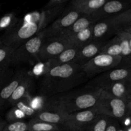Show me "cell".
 I'll use <instances>...</instances> for the list:
<instances>
[{
    "instance_id": "cell-1",
    "label": "cell",
    "mask_w": 131,
    "mask_h": 131,
    "mask_svg": "<svg viewBox=\"0 0 131 131\" xmlns=\"http://www.w3.org/2000/svg\"><path fill=\"white\" fill-rule=\"evenodd\" d=\"M87 79L82 67L74 63L46 66L43 69L40 86L44 94H56L67 92Z\"/></svg>"
},
{
    "instance_id": "cell-2",
    "label": "cell",
    "mask_w": 131,
    "mask_h": 131,
    "mask_svg": "<svg viewBox=\"0 0 131 131\" xmlns=\"http://www.w3.org/2000/svg\"><path fill=\"white\" fill-rule=\"evenodd\" d=\"M101 90H88L69 93L52 97L42 109L70 114L94 107L101 95Z\"/></svg>"
},
{
    "instance_id": "cell-3",
    "label": "cell",
    "mask_w": 131,
    "mask_h": 131,
    "mask_svg": "<svg viewBox=\"0 0 131 131\" xmlns=\"http://www.w3.org/2000/svg\"><path fill=\"white\" fill-rule=\"evenodd\" d=\"M123 31H131V8L95 22L93 25V41L106 42Z\"/></svg>"
},
{
    "instance_id": "cell-4",
    "label": "cell",
    "mask_w": 131,
    "mask_h": 131,
    "mask_svg": "<svg viewBox=\"0 0 131 131\" xmlns=\"http://www.w3.org/2000/svg\"><path fill=\"white\" fill-rule=\"evenodd\" d=\"M131 101L111 97L101 90V95L94 108L101 115H106L123 123L128 118H130Z\"/></svg>"
},
{
    "instance_id": "cell-5",
    "label": "cell",
    "mask_w": 131,
    "mask_h": 131,
    "mask_svg": "<svg viewBox=\"0 0 131 131\" xmlns=\"http://www.w3.org/2000/svg\"><path fill=\"white\" fill-rule=\"evenodd\" d=\"M39 32H40V29L36 23L24 20L20 23L19 20L14 28L5 32L0 42L15 50Z\"/></svg>"
},
{
    "instance_id": "cell-6",
    "label": "cell",
    "mask_w": 131,
    "mask_h": 131,
    "mask_svg": "<svg viewBox=\"0 0 131 131\" xmlns=\"http://www.w3.org/2000/svg\"><path fill=\"white\" fill-rule=\"evenodd\" d=\"M45 38L42 31L19 46L12 55L10 66L17 67L37 61V54Z\"/></svg>"
},
{
    "instance_id": "cell-7",
    "label": "cell",
    "mask_w": 131,
    "mask_h": 131,
    "mask_svg": "<svg viewBox=\"0 0 131 131\" xmlns=\"http://www.w3.org/2000/svg\"><path fill=\"white\" fill-rule=\"evenodd\" d=\"M131 79L130 65L122 63L116 67L102 73L86 85V89L102 90L120 81Z\"/></svg>"
},
{
    "instance_id": "cell-8",
    "label": "cell",
    "mask_w": 131,
    "mask_h": 131,
    "mask_svg": "<svg viewBox=\"0 0 131 131\" xmlns=\"http://www.w3.org/2000/svg\"><path fill=\"white\" fill-rule=\"evenodd\" d=\"M122 60L120 56L101 53L83 65L82 69L87 78H92L116 67L121 64Z\"/></svg>"
},
{
    "instance_id": "cell-9",
    "label": "cell",
    "mask_w": 131,
    "mask_h": 131,
    "mask_svg": "<svg viewBox=\"0 0 131 131\" xmlns=\"http://www.w3.org/2000/svg\"><path fill=\"white\" fill-rule=\"evenodd\" d=\"M69 46H70L67 40L60 37L46 38L37 54V61L47 63L58 56Z\"/></svg>"
},
{
    "instance_id": "cell-10",
    "label": "cell",
    "mask_w": 131,
    "mask_h": 131,
    "mask_svg": "<svg viewBox=\"0 0 131 131\" xmlns=\"http://www.w3.org/2000/svg\"><path fill=\"white\" fill-rule=\"evenodd\" d=\"M81 15L82 14L76 10L67 9L65 13L60 15L59 17L42 31L45 39L58 37L67 28L70 27Z\"/></svg>"
},
{
    "instance_id": "cell-11",
    "label": "cell",
    "mask_w": 131,
    "mask_h": 131,
    "mask_svg": "<svg viewBox=\"0 0 131 131\" xmlns=\"http://www.w3.org/2000/svg\"><path fill=\"white\" fill-rule=\"evenodd\" d=\"M99 115L94 107L69 114V131H84Z\"/></svg>"
},
{
    "instance_id": "cell-12",
    "label": "cell",
    "mask_w": 131,
    "mask_h": 131,
    "mask_svg": "<svg viewBox=\"0 0 131 131\" xmlns=\"http://www.w3.org/2000/svg\"><path fill=\"white\" fill-rule=\"evenodd\" d=\"M130 6L131 0H109L90 15L97 22L125 11Z\"/></svg>"
},
{
    "instance_id": "cell-13",
    "label": "cell",
    "mask_w": 131,
    "mask_h": 131,
    "mask_svg": "<svg viewBox=\"0 0 131 131\" xmlns=\"http://www.w3.org/2000/svg\"><path fill=\"white\" fill-rule=\"evenodd\" d=\"M69 114L62 111L52 110H38L33 118L40 120L45 122L56 125L61 127L63 130H68L69 129Z\"/></svg>"
},
{
    "instance_id": "cell-14",
    "label": "cell",
    "mask_w": 131,
    "mask_h": 131,
    "mask_svg": "<svg viewBox=\"0 0 131 131\" xmlns=\"http://www.w3.org/2000/svg\"><path fill=\"white\" fill-rule=\"evenodd\" d=\"M27 72L26 69H20L17 72H14L8 83L0 90V110L7 106L12 95L23 80Z\"/></svg>"
},
{
    "instance_id": "cell-15",
    "label": "cell",
    "mask_w": 131,
    "mask_h": 131,
    "mask_svg": "<svg viewBox=\"0 0 131 131\" xmlns=\"http://www.w3.org/2000/svg\"><path fill=\"white\" fill-rule=\"evenodd\" d=\"M106 43L92 41L90 43L80 47L74 63L83 67L95 56L101 53L102 48Z\"/></svg>"
},
{
    "instance_id": "cell-16",
    "label": "cell",
    "mask_w": 131,
    "mask_h": 131,
    "mask_svg": "<svg viewBox=\"0 0 131 131\" xmlns=\"http://www.w3.org/2000/svg\"><path fill=\"white\" fill-rule=\"evenodd\" d=\"M101 90L114 98L131 101V79L115 82Z\"/></svg>"
},
{
    "instance_id": "cell-17",
    "label": "cell",
    "mask_w": 131,
    "mask_h": 131,
    "mask_svg": "<svg viewBox=\"0 0 131 131\" xmlns=\"http://www.w3.org/2000/svg\"><path fill=\"white\" fill-rule=\"evenodd\" d=\"M95 22V20L90 15L82 14L70 27L67 28L58 37L67 40L83 29L93 26Z\"/></svg>"
},
{
    "instance_id": "cell-18",
    "label": "cell",
    "mask_w": 131,
    "mask_h": 131,
    "mask_svg": "<svg viewBox=\"0 0 131 131\" xmlns=\"http://www.w3.org/2000/svg\"><path fill=\"white\" fill-rule=\"evenodd\" d=\"M34 85L33 76L27 72L23 80L15 89L8 102L7 106H14L17 102L23 99L26 98L29 92L31 91Z\"/></svg>"
},
{
    "instance_id": "cell-19",
    "label": "cell",
    "mask_w": 131,
    "mask_h": 131,
    "mask_svg": "<svg viewBox=\"0 0 131 131\" xmlns=\"http://www.w3.org/2000/svg\"><path fill=\"white\" fill-rule=\"evenodd\" d=\"M109 0H84L70 1L67 9L75 10L82 14L90 15L103 6Z\"/></svg>"
},
{
    "instance_id": "cell-20",
    "label": "cell",
    "mask_w": 131,
    "mask_h": 131,
    "mask_svg": "<svg viewBox=\"0 0 131 131\" xmlns=\"http://www.w3.org/2000/svg\"><path fill=\"white\" fill-rule=\"evenodd\" d=\"M79 49V48L78 47L72 46H69L58 56L46 63V66H56L74 63Z\"/></svg>"
},
{
    "instance_id": "cell-21",
    "label": "cell",
    "mask_w": 131,
    "mask_h": 131,
    "mask_svg": "<svg viewBox=\"0 0 131 131\" xmlns=\"http://www.w3.org/2000/svg\"><path fill=\"white\" fill-rule=\"evenodd\" d=\"M65 40H67L70 46L79 48L90 43L93 41V26L83 29Z\"/></svg>"
},
{
    "instance_id": "cell-22",
    "label": "cell",
    "mask_w": 131,
    "mask_h": 131,
    "mask_svg": "<svg viewBox=\"0 0 131 131\" xmlns=\"http://www.w3.org/2000/svg\"><path fill=\"white\" fill-rule=\"evenodd\" d=\"M122 51L121 40L117 35H115L106 42L102 48L101 53L107 54L113 56H120L122 58Z\"/></svg>"
},
{
    "instance_id": "cell-23",
    "label": "cell",
    "mask_w": 131,
    "mask_h": 131,
    "mask_svg": "<svg viewBox=\"0 0 131 131\" xmlns=\"http://www.w3.org/2000/svg\"><path fill=\"white\" fill-rule=\"evenodd\" d=\"M63 129L56 125L32 118L28 122V131H61Z\"/></svg>"
},
{
    "instance_id": "cell-24",
    "label": "cell",
    "mask_w": 131,
    "mask_h": 131,
    "mask_svg": "<svg viewBox=\"0 0 131 131\" xmlns=\"http://www.w3.org/2000/svg\"><path fill=\"white\" fill-rule=\"evenodd\" d=\"M15 49L0 42V70L10 67L12 55Z\"/></svg>"
},
{
    "instance_id": "cell-25",
    "label": "cell",
    "mask_w": 131,
    "mask_h": 131,
    "mask_svg": "<svg viewBox=\"0 0 131 131\" xmlns=\"http://www.w3.org/2000/svg\"><path fill=\"white\" fill-rule=\"evenodd\" d=\"M110 118H111L106 115L99 114L86 131H106Z\"/></svg>"
},
{
    "instance_id": "cell-26",
    "label": "cell",
    "mask_w": 131,
    "mask_h": 131,
    "mask_svg": "<svg viewBox=\"0 0 131 131\" xmlns=\"http://www.w3.org/2000/svg\"><path fill=\"white\" fill-rule=\"evenodd\" d=\"M18 22L19 20L14 13L5 14L0 17V31L5 30V32L8 31L14 28Z\"/></svg>"
},
{
    "instance_id": "cell-27",
    "label": "cell",
    "mask_w": 131,
    "mask_h": 131,
    "mask_svg": "<svg viewBox=\"0 0 131 131\" xmlns=\"http://www.w3.org/2000/svg\"><path fill=\"white\" fill-rule=\"evenodd\" d=\"M16 108L20 110L23 114L26 116V117H29V116H31L33 117L36 113H37L38 110H35L29 104V102H27L26 99H23L20 100L18 102H17L14 106Z\"/></svg>"
},
{
    "instance_id": "cell-28",
    "label": "cell",
    "mask_w": 131,
    "mask_h": 131,
    "mask_svg": "<svg viewBox=\"0 0 131 131\" xmlns=\"http://www.w3.org/2000/svg\"><path fill=\"white\" fill-rule=\"evenodd\" d=\"M28 122L17 120V121L12 122L8 124L6 123V125L3 128L2 131H28Z\"/></svg>"
},
{
    "instance_id": "cell-29",
    "label": "cell",
    "mask_w": 131,
    "mask_h": 131,
    "mask_svg": "<svg viewBox=\"0 0 131 131\" xmlns=\"http://www.w3.org/2000/svg\"><path fill=\"white\" fill-rule=\"evenodd\" d=\"M25 117V115L20 110H19L14 106H12V108L8 111L7 115H6V119L9 122L21 120L22 118Z\"/></svg>"
},
{
    "instance_id": "cell-30",
    "label": "cell",
    "mask_w": 131,
    "mask_h": 131,
    "mask_svg": "<svg viewBox=\"0 0 131 131\" xmlns=\"http://www.w3.org/2000/svg\"><path fill=\"white\" fill-rule=\"evenodd\" d=\"M14 74V70L10 67L0 70V90L8 83Z\"/></svg>"
},
{
    "instance_id": "cell-31",
    "label": "cell",
    "mask_w": 131,
    "mask_h": 131,
    "mask_svg": "<svg viewBox=\"0 0 131 131\" xmlns=\"http://www.w3.org/2000/svg\"><path fill=\"white\" fill-rule=\"evenodd\" d=\"M120 127L119 123L118 122L117 120L116 119L111 118L107 124L106 131H118Z\"/></svg>"
},
{
    "instance_id": "cell-32",
    "label": "cell",
    "mask_w": 131,
    "mask_h": 131,
    "mask_svg": "<svg viewBox=\"0 0 131 131\" xmlns=\"http://www.w3.org/2000/svg\"><path fill=\"white\" fill-rule=\"evenodd\" d=\"M6 122H5V120H2V119L0 118V131H2L3 128L5 127V126L6 124Z\"/></svg>"
},
{
    "instance_id": "cell-33",
    "label": "cell",
    "mask_w": 131,
    "mask_h": 131,
    "mask_svg": "<svg viewBox=\"0 0 131 131\" xmlns=\"http://www.w3.org/2000/svg\"><path fill=\"white\" fill-rule=\"evenodd\" d=\"M118 131H126V130H125V127H124V128H121L120 127H119V129H118Z\"/></svg>"
},
{
    "instance_id": "cell-34",
    "label": "cell",
    "mask_w": 131,
    "mask_h": 131,
    "mask_svg": "<svg viewBox=\"0 0 131 131\" xmlns=\"http://www.w3.org/2000/svg\"><path fill=\"white\" fill-rule=\"evenodd\" d=\"M69 1V0H62V3L64 4L65 2H67V1Z\"/></svg>"
},
{
    "instance_id": "cell-35",
    "label": "cell",
    "mask_w": 131,
    "mask_h": 131,
    "mask_svg": "<svg viewBox=\"0 0 131 131\" xmlns=\"http://www.w3.org/2000/svg\"><path fill=\"white\" fill-rule=\"evenodd\" d=\"M73 1H84V0H71Z\"/></svg>"
}]
</instances>
